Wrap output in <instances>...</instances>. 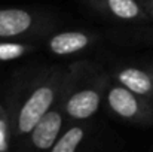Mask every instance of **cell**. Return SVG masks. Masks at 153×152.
<instances>
[{
	"label": "cell",
	"mask_w": 153,
	"mask_h": 152,
	"mask_svg": "<svg viewBox=\"0 0 153 152\" xmlns=\"http://www.w3.org/2000/svg\"><path fill=\"white\" fill-rule=\"evenodd\" d=\"M107 101L111 110L125 119H138V121L153 119L150 104L141 100V96H137L123 85L113 87L108 91Z\"/></svg>",
	"instance_id": "1"
},
{
	"label": "cell",
	"mask_w": 153,
	"mask_h": 152,
	"mask_svg": "<svg viewBox=\"0 0 153 152\" xmlns=\"http://www.w3.org/2000/svg\"><path fill=\"white\" fill-rule=\"evenodd\" d=\"M53 99H55V90L52 85L48 84L37 87L21 106L18 115V131L21 134L31 133V130L40 121V118L51 109Z\"/></svg>",
	"instance_id": "2"
},
{
	"label": "cell",
	"mask_w": 153,
	"mask_h": 152,
	"mask_svg": "<svg viewBox=\"0 0 153 152\" xmlns=\"http://www.w3.org/2000/svg\"><path fill=\"white\" fill-rule=\"evenodd\" d=\"M62 127V116L58 110H48L31 130V143L42 151L53 146Z\"/></svg>",
	"instance_id": "3"
},
{
	"label": "cell",
	"mask_w": 153,
	"mask_h": 152,
	"mask_svg": "<svg viewBox=\"0 0 153 152\" xmlns=\"http://www.w3.org/2000/svg\"><path fill=\"white\" fill-rule=\"evenodd\" d=\"M117 81L120 85L126 87L143 99L153 96V69L125 67L117 73Z\"/></svg>",
	"instance_id": "4"
},
{
	"label": "cell",
	"mask_w": 153,
	"mask_h": 152,
	"mask_svg": "<svg viewBox=\"0 0 153 152\" xmlns=\"http://www.w3.org/2000/svg\"><path fill=\"white\" fill-rule=\"evenodd\" d=\"M100 93L95 90H80L70 96L65 103V110L73 119H88L100 107Z\"/></svg>",
	"instance_id": "5"
},
{
	"label": "cell",
	"mask_w": 153,
	"mask_h": 152,
	"mask_svg": "<svg viewBox=\"0 0 153 152\" xmlns=\"http://www.w3.org/2000/svg\"><path fill=\"white\" fill-rule=\"evenodd\" d=\"M33 24L31 15L24 9H0V37H13L25 33Z\"/></svg>",
	"instance_id": "6"
},
{
	"label": "cell",
	"mask_w": 153,
	"mask_h": 152,
	"mask_svg": "<svg viewBox=\"0 0 153 152\" xmlns=\"http://www.w3.org/2000/svg\"><path fill=\"white\" fill-rule=\"evenodd\" d=\"M89 37L80 31H64L58 33L49 40V48L56 55H68L86 48Z\"/></svg>",
	"instance_id": "7"
},
{
	"label": "cell",
	"mask_w": 153,
	"mask_h": 152,
	"mask_svg": "<svg viewBox=\"0 0 153 152\" xmlns=\"http://www.w3.org/2000/svg\"><path fill=\"white\" fill-rule=\"evenodd\" d=\"M110 12L120 19H138L144 13V7L140 6L137 0H107Z\"/></svg>",
	"instance_id": "8"
},
{
	"label": "cell",
	"mask_w": 153,
	"mask_h": 152,
	"mask_svg": "<svg viewBox=\"0 0 153 152\" xmlns=\"http://www.w3.org/2000/svg\"><path fill=\"white\" fill-rule=\"evenodd\" d=\"M85 136V131L82 127L74 125L70 130H67L59 139H56V142L53 143L51 148L52 152H74L77 149V146L82 143Z\"/></svg>",
	"instance_id": "9"
},
{
	"label": "cell",
	"mask_w": 153,
	"mask_h": 152,
	"mask_svg": "<svg viewBox=\"0 0 153 152\" xmlns=\"http://www.w3.org/2000/svg\"><path fill=\"white\" fill-rule=\"evenodd\" d=\"M27 52V48L21 43H0V61H9V60H16L22 57Z\"/></svg>",
	"instance_id": "10"
},
{
	"label": "cell",
	"mask_w": 153,
	"mask_h": 152,
	"mask_svg": "<svg viewBox=\"0 0 153 152\" xmlns=\"http://www.w3.org/2000/svg\"><path fill=\"white\" fill-rule=\"evenodd\" d=\"M9 149V143H7V125L4 118L0 115V152H4Z\"/></svg>",
	"instance_id": "11"
},
{
	"label": "cell",
	"mask_w": 153,
	"mask_h": 152,
	"mask_svg": "<svg viewBox=\"0 0 153 152\" xmlns=\"http://www.w3.org/2000/svg\"><path fill=\"white\" fill-rule=\"evenodd\" d=\"M144 9L150 16H153V0H146L144 1Z\"/></svg>",
	"instance_id": "12"
}]
</instances>
